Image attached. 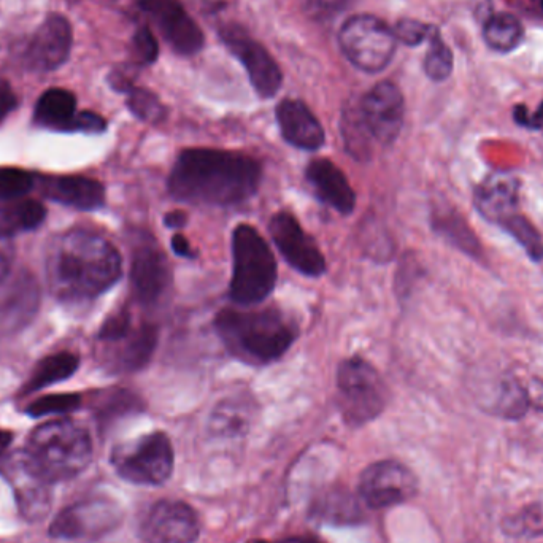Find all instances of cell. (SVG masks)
Returning a JSON list of instances; mask_svg holds the SVG:
<instances>
[{
	"label": "cell",
	"mask_w": 543,
	"mask_h": 543,
	"mask_svg": "<svg viewBox=\"0 0 543 543\" xmlns=\"http://www.w3.org/2000/svg\"><path fill=\"white\" fill-rule=\"evenodd\" d=\"M261 177V164L251 156L189 148L170 170L169 193L186 204L228 207L255 196Z\"/></svg>",
	"instance_id": "1"
},
{
	"label": "cell",
	"mask_w": 543,
	"mask_h": 543,
	"mask_svg": "<svg viewBox=\"0 0 543 543\" xmlns=\"http://www.w3.org/2000/svg\"><path fill=\"white\" fill-rule=\"evenodd\" d=\"M123 261L112 243L94 232L75 231L51 240L47 280L54 296L64 302L96 299L120 280Z\"/></svg>",
	"instance_id": "2"
},
{
	"label": "cell",
	"mask_w": 543,
	"mask_h": 543,
	"mask_svg": "<svg viewBox=\"0 0 543 543\" xmlns=\"http://www.w3.org/2000/svg\"><path fill=\"white\" fill-rule=\"evenodd\" d=\"M213 324L229 353L251 366L282 358L297 337L293 321L274 309H224Z\"/></svg>",
	"instance_id": "3"
},
{
	"label": "cell",
	"mask_w": 543,
	"mask_h": 543,
	"mask_svg": "<svg viewBox=\"0 0 543 543\" xmlns=\"http://www.w3.org/2000/svg\"><path fill=\"white\" fill-rule=\"evenodd\" d=\"M24 451L51 483L67 482L88 469L93 440L81 424L54 420L31 432Z\"/></svg>",
	"instance_id": "4"
},
{
	"label": "cell",
	"mask_w": 543,
	"mask_h": 543,
	"mask_svg": "<svg viewBox=\"0 0 543 543\" xmlns=\"http://www.w3.org/2000/svg\"><path fill=\"white\" fill-rule=\"evenodd\" d=\"M277 277V261L269 243L250 224H239L232 232V301L259 304L274 291Z\"/></svg>",
	"instance_id": "5"
},
{
	"label": "cell",
	"mask_w": 543,
	"mask_h": 543,
	"mask_svg": "<svg viewBox=\"0 0 543 543\" xmlns=\"http://www.w3.org/2000/svg\"><path fill=\"white\" fill-rule=\"evenodd\" d=\"M337 391L340 413L347 423H369L385 409V383L366 359L348 358L340 364Z\"/></svg>",
	"instance_id": "6"
},
{
	"label": "cell",
	"mask_w": 543,
	"mask_h": 543,
	"mask_svg": "<svg viewBox=\"0 0 543 543\" xmlns=\"http://www.w3.org/2000/svg\"><path fill=\"white\" fill-rule=\"evenodd\" d=\"M339 45L356 69L378 74L389 66L396 53L394 29L372 15H355L340 27Z\"/></svg>",
	"instance_id": "7"
},
{
	"label": "cell",
	"mask_w": 543,
	"mask_h": 543,
	"mask_svg": "<svg viewBox=\"0 0 543 543\" xmlns=\"http://www.w3.org/2000/svg\"><path fill=\"white\" fill-rule=\"evenodd\" d=\"M174 461V447L164 432L123 443L112 453L116 474L134 485H162L172 475Z\"/></svg>",
	"instance_id": "8"
},
{
	"label": "cell",
	"mask_w": 543,
	"mask_h": 543,
	"mask_svg": "<svg viewBox=\"0 0 543 543\" xmlns=\"http://www.w3.org/2000/svg\"><path fill=\"white\" fill-rule=\"evenodd\" d=\"M121 509L108 497H86L54 517L50 536L62 540H97L115 531L121 523Z\"/></svg>",
	"instance_id": "9"
},
{
	"label": "cell",
	"mask_w": 543,
	"mask_h": 543,
	"mask_svg": "<svg viewBox=\"0 0 543 543\" xmlns=\"http://www.w3.org/2000/svg\"><path fill=\"white\" fill-rule=\"evenodd\" d=\"M0 472L12 486L16 505L24 520L42 521L53 504V483L32 464L26 451L7 453L0 459Z\"/></svg>",
	"instance_id": "10"
},
{
	"label": "cell",
	"mask_w": 543,
	"mask_h": 543,
	"mask_svg": "<svg viewBox=\"0 0 543 543\" xmlns=\"http://www.w3.org/2000/svg\"><path fill=\"white\" fill-rule=\"evenodd\" d=\"M359 121L372 142L391 145L401 134L405 102L401 89L391 81H380L356 105Z\"/></svg>",
	"instance_id": "11"
},
{
	"label": "cell",
	"mask_w": 543,
	"mask_h": 543,
	"mask_svg": "<svg viewBox=\"0 0 543 543\" xmlns=\"http://www.w3.org/2000/svg\"><path fill=\"white\" fill-rule=\"evenodd\" d=\"M131 283L135 299L147 307L159 304L169 293V259L150 235H142L132 248Z\"/></svg>",
	"instance_id": "12"
},
{
	"label": "cell",
	"mask_w": 543,
	"mask_h": 543,
	"mask_svg": "<svg viewBox=\"0 0 543 543\" xmlns=\"http://www.w3.org/2000/svg\"><path fill=\"white\" fill-rule=\"evenodd\" d=\"M418 491V480L409 467L397 461H380L362 472L359 496L367 507L388 509L407 502Z\"/></svg>",
	"instance_id": "13"
},
{
	"label": "cell",
	"mask_w": 543,
	"mask_h": 543,
	"mask_svg": "<svg viewBox=\"0 0 543 543\" xmlns=\"http://www.w3.org/2000/svg\"><path fill=\"white\" fill-rule=\"evenodd\" d=\"M221 39L239 59L256 94L262 99H270L280 91L283 83L282 69L274 56L262 47L261 43L251 39L242 27L229 26L221 32Z\"/></svg>",
	"instance_id": "14"
},
{
	"label": "cell",
	"mask_w": 543,
	"mask_h": 543,
	"mask_svg": "<svg viewBox=\"0 0 543 543\" xmlns=\"http://www.w3.org/2000/svg\"><path fill=\"white\" fill-rule=\"evenodd\" d=\"M269 231L278 251L299 274L320 277L326 272L323 253L291 213L278 212L272 216Z\"/></svg>",
	"instance_id": "15"
},
{
	"label": "cell",
	"mask_w": 543,
	"mask_h": 543,
	"mask_svg": "<svg viewBox=\"0 0 543 543\" xmlns=\"http://www.w3.org/2000/svg\"><path fill=\"white\" fill-rule=\"evenodd\" d=\"M140 8L175 53L191 56L204 48V32L180 0H140Z\"/></svg>",
	"instance_id": "16"
},
{
	"label": "cell",
	"mask_w": 543,
	"mask_h": 543,
	"mask_svg": "<svg viewBox=\"0 0 543 543\" xmlns=\"http://www.w3.org/2000/svg\"><path fill=\"white\" fill-rule=\"evenodd\" d=\"M74 35L69 20L58 13L48 16L27 42L23 64L27 70L45 74L66 64Z\"/></svg>",
	"instance_id": "17"
},
{
	"label": "cell",
	"mask_w": 543,
	"mask_h": 543,
	"mask_svg": "<svg viewBox=\"0 0 543 543\" xmlns=\"http://www.w3.org/2000/svg\"><path fill=\"white\" fill-rule=\"evenodd\" d=\"M201 534V521L188 504L181 501L156 502L140 526L145 543H194Z\"/></svg>",
	"instance_id": "18"
},
{
	"label": "cell",
	"mask_w": 543,
	"mask_h": 543,
	"mask_svg": "<svg viewBox=\"0 0 543 543\" xmlns=\"http://www.w3.org/2000/svg\"><path fill=\"white\" fill-rule=\"evenodd\" d=\"M110 353L108 366L116 372H135L147 366L158 345V328L155 324H132L123 336L105 343Z\"/></svg>",
	"instance_id": "19"
},
{
	"label": "cell",
	"mask_w": 543,
	"mask_h": 543,
	"mask_svg": "<svg viewBox=\"0 0 543 543\" xmlns=\"http://www.w3.org/2000/svg\"><path fill=\"white\" fill-rule=\"evenodd\" d=\"M278 128L283 139L299 150H320L326 140L323 126L307 105L296 99H285L277 105Z\"/></svg>",
	"instance_id": "20"
},
{
	"label": "cell",
	"mask_w": 543,
	"mask_h": 543,
	"mask_svg": "<svg viewBox=\"0 0 543 543\" xmlns=\"http://www.w3.org/2000/svg\"><path fill=\"white\" fill-rule=\"evenodd\" d=\"M43 196L77 210H97L105 204L102 183L81 175H51L37 180Z\"/></svg>",
	"instance_id": "21"
},
{
	"label": "cell",
	"mask_w": 543,
	"mask_h": 543,
	"mask_svg": "<svg viewBox=\"0 0 543 543\" xmlns=\"http://www.w3.org/2000/svg\"><path fill=\"white\" fill-rule=\"evenodd\" d=\"M313 193L323 204L342 215H350L356 207V194L342 170L329 159H315L305 170Z\"/></svg>",
	"instance_id": "22"
},
{
	"label": "cell",
	"mask_w": 543,
	"mask_h": 543,
	"mask_svg": "<svg viewBox=\"0 0 543 543\" xmlns=\"http://www.w3.org/2000/svg\"><path fill=\"white\" fill-rule=\"evenodd\" d=\"M475 205L486 220L501 226L520 207V183L505 172L491 174L475 189Z\"/></svg>",
	"instance_id": "23"
},
{
	"label": "cell",
	"mask_w": 543,
	"mask_h": 543,
	"mask_svg": "<svg viewBox=\"0 0 543 543\" xmlns=\"http://www.w3.org/2000/svg\"><path fill=\"white\" fill-rule=\"evenodd\" d=\"M40 291L31 274L18 275L0 301V334H15L31 323L39 310Z\"/></svg>",
	"instance_id": "24"
},
{
	"label": "cell",
	"mask_w": 543,
	"mask_h": 543,
	"mask_svg": "<svg viewBox=\"0 0 543 543\" xmlns=\"http://www.w3.org/2000/svg\"><path fill=\"white\" fill-rule=\"evenodd\" d=\"M77 115L74 94L67 89L53 88L43 93L35 105L34 121L42 128L72 132Z\"/></svg>",
	"instance_id": "25"
},
{
	"label": "cell",
	"mask_w": 543,
	"mask_h": 543,
	"mask_svg": "<svg viewBox=\"0 0 543 543\" xmlns=\"http://www.w3.org/2000/svg\"><path fill=\"white\" fill-rule=\"evenodd\" d=\"M255 418V405L248 397H229L220 402L210 418V429L220 437L242 436Z\"/></svg>",
	"instance_id": "26"
},
{
	"label": "cell",
	"mask_w": 543,
	"mask_h": 543,
	"mask_svg": "<svg viewBox=\"0 0 543 543\" xmlns=\"http://www.w3.org/2000/svg\"><path fill=\"white\" fill-rule=\"evenodd\" d=\"M432 228L437 234L442 235L453 247L463 251L466 255L472 256L477 261H482L483 248L475 232L470 229L463 216L455 210H442L432 216Z\"/></svg>",
	"instance_id": "27"
},
{
	"label": "cell",
	"mask_w": 543,
	"mask_h": 543,
	"mask_svg": "<svg viewBox=\"0 0 543 543\" xmlns=\"http://www.w3.org/2000/svg\"><path fill=\"white\" fill-rule=\"evenodd\" d=\"M496 391L490 394V399L482 402V407L493 415L501 416L505 420H520L529 409L526 388L518 382L517 378H502L497 383Z\"/></svg>",
	"instance_id": "28"
},
{
	"label": "cell",
	"mask_w": 543,
	"mask_h": 543,
	"mask_svg": "<svg viewBox=\"0 0 543 543\" xmlns=\"http://www.w3.org/2000/svg\"><path fill=\"white\" fill-rule=\"evenodd\" d=\"M47 210L40 202L15 201L0 207V235L12 239L21 232L34 231L45 220Z\"/></svg>",
	"instance_id": "29"
},
{
	"label": "cell",
	"mask_w": 543,
	"mask_h": 543,
	"mask_svg": "<svg viewBox=\"0 0 543 543\" xmlns=\"http://www.w3.org/2000/svg\"><path fill=\"white\" fill-rule=\"evenodd\" d=\"M78 356L74 353L62 351L58 355L48 356L43 359L39 366L35 367L31 378L23 386L24 394L35 393L39 389L47 388L53 383L62 382L75 374L78 369Z\"/></svg>",
	"instance_id": "30"
},
{
	"label": "cell",
	"mask_w": 543,
	"mask_h": 543,
	"mask_svg": "<svg viewBox=\"0 0 543 543\" xmlns=\"http://www.w3.org/2000/svg\"><path fill=\"white\" fill-rule=\"evenodd\" d=\"M524 29L517 16L510 13H497L486 21L483 27V39L494 51L509 53L515 50L523 40Z\"/></svg>",
	"instance_id": "31"
},
{
	"label": "cell",
	"mask_w": 543,
	"mask_h": 543,
	"mask_svg": "<svg viewBox=\"0 0 543 543\" xmlns=\"http://www.w3.org/2000/svg\"><path fill=\"white\" fill-rule=\"evenodd\" d=\"M424 72L432 81H445L453 72V53L447 43L443 42L436 27L429 37V50L424 58Z\"/></svg>",
	"instance_id": "32"
},
{
	"label": "cell",
	"mask_w": 543,
	"mask_h": 543,
	"mask_svg": "<svg viewBox=\"0 0 543 543\" xmlns=\"http://www.w3.org/2000/svg\"><path fill=\"white\" fill-rule=\"evenodd\" d=\"M501 228L509 232L513 239L520 243L532 261H543V242L537 229L524 218L521 213H515L501 224Z\"/></svg>",
	"instance_id": "33"
},
{
	"label": "cell",
	"mask_w": 543,
	"mask_h": 543,
	"mask_svg": "<svg viewBox=\"0 0 543 543\" xmlns=\"http://www.w3.org/2000/svg\"><path fill=\"white\" fill-rule=\"evenodd\" d=\"M126 94H128L129 110L139 120L151 124H158L166 120V105L159 101V97L155 93H151L148 89L134 86Z\"/></svg>",
	"instance_id": "34"
},
{
	"label": "cell",
	"mask_w": 543,
	"mask_h": 543,
	"mask_svg": "<svg viewBox=\"0 0 543 543\" xmlns=\"http://www.w3.org/2000/svg\"><path fill=\"white\" fill-rule=\"evenodd\" d=\"M505 534L513 537H537L543 534V507L529 505L513 517L505 518Z\"/></svg>",
	"instance_id": "35"
},
{
	"label": "cell",
	"mask_w": 543,
	"mask_h": 543,
	"mask_svg": "<svg viewBox=\"0 0 543 543\" xmlns=\"http://www.w3.org/2000/svg\"><path fill=\"white\" fill-rule=\"evenodd\" d=\"M80 405L81 397L78 394H51L32 402L27 407L26 413L34 418H40V416L74 412Z\"/></svg>",
	"instance_id": "36"
},
{
	"label": "cell",
	"mask_w": 543,
	"mask_h": 543,
	"mask_svg": "<svg viewBox=\"0 0 543 543\" xmlns=\"http://www.w3.org/2000/svg\"><path fill=\"white\" fill-rule=\"evenodd\" d=\"M35 185V177L26 170L0 169V201H13L29 193Z\"/></svg>",
	"instance_id": "37"
},
{
	"label": "cell",
	"mask_w": 543,
	"mask_h": 543,
	"mask_svg": "<svg viewBox=\"0 0 543 543\" xmlns=\"http://www.w3.org/2000/svg\"><path fill=\"white\" fill-rule=\"evenodd\" d=\"M132 51H134L135 61L142 66H150L156 62L159 56L158 40L150 27L143 26L137 29L132 39Z\"/></svg>",
	"instance_id": "38"
},
{
	"label": "cell",
	"mask_w": 543,
	"mask_h": 543,
	"mask_svg": "<svg viewBox=\"0 0 543 543\" xmlns=\"http://www.w3.org/2000/svg\"><path fill=\"white\" fill-rule=\"evenodd\" d=\"M432 31H434V27L421 23V21L412 20V18L397 21L396 27H394L397 42H402L407 47H418L424 40L431 37Z\"/></svg>",
	"instance_id": "39"
},
{
	"label": "cell",
	"mask_w": 543,
	"mask_h": 543,
	"mask_svg": "<svg viewBox=\"0 0 543 543\" xmlns=\"http://www.w3.org/2000/svg\"><path fill=\"white\" fill-rule=\"evenodd\" d=\"M331 513L332 518L340 520V518H355L356 509L355 502L351 499L350 496H345V494H331V499H329L328 504L321 505V512Z\"/></svg>",
	"instance_id": "40"
},
{
	"label": "cell",
	"mask_w": 543,
	"mask_h": 543,
	"mask_svg": "<svg viewBox=\"0 0 543 543\" xmlns=\"http://www.w3.org/2000/svg\"><path fill=\"white\" fill-rule=\"evenodd\" d=\"M355 2L356 0H309L310 10L323 20H329L340 13L347 12Z\"/></svg>",
	"instance_id": "41"
},
{
	"label": "cell",
	"mask_w": 543,
	"mask_h": 543,
	"mask_svg": "<svg viewBox=\"0 0 543 543\" xmlns=\"http://www.w3.org/2000/svg\"><path fill=\"white\" fill-rule=\"evenodd\" d=\"M107 128L104 118L94 112H80L75 118L72 132H88V134H99Z\"/></svg>",
	"instance_id": "42"
},
{
	"label": "cell",
	"mask_w": 543,
	"mask_h": 543,
	"mask_svg": "<svg viewBox=\"0 0 543 543\" xmlns=\"http://www.w3.org/2000/svg\"><path fill=\"white\" fill-rule=\"evenodd\" d=\"M513 118H515L517 124H520L523 128L539 131V129L543 128V102L540 104V107L537 108V112L532 113V115H529L526 105H517L515 110H513Z\"/></svg>",
	"instance_id": "43"
},
{
	"label": "cell",
	"mask_w": 543,
	"mask_h": 543,
	"mask_svg": "<svg viewBox=\"0 0 543 543\" xmlns=\"http://www.w3.org/2000/svg\"><path fill=\"white\" fill-rule=\"evenodd\" d=\"M18 105L16 94L13 93L12 86L7 81L0 80V123L15 110Z\"/></svg>",
	"instance_id": "44"
},
{
	"label": "cell",
	"mask_w": 543,
	"mask_h": 543,
	"mask_svg": "<svg viewBox=\"0 0 543 543\" xmlns=\"http://www.w3.org/2000/svg\"><path fill=\"white\" fill-rule=\"evenodd\" d=\"M15 248H13L12 239L0 235V283L8 277L10 267H12Z\"/></svg>",
	"instance_id": "45"
},
{
	"label": "cell",
	"mask_w": 543,
	"mask_h": 543,
	"mask_svg": "<svg viewBox=\"0 0 543 543\" xmlns=\"http://www.w3.org/2000/svg\"><path fill=\"white\" fill-rule=\"evenodd\" d=\"M524 388H526V394H528L529 407L543 412V380L532 378L529 385L524 386Z\"/></svg>",
	"instance_id": "46"
},
{
	"label": "cell",
	"mask_w": 543,
	"mask_h": 543,
	"mask_svg": "<svg viewBox=\"0 0 543 543\" xmlns=\"http://www.w3.org/2000/svg\"><path fill=\"white\" fill-rule=\"evenodd\" d=\"M172 250L180 258H194L196 256L193 248H191V243H189V240L183 234H175L172 237Z\"/></svg>",
	"instance_id": "47"
},
{
	"label": "cell",
	"mask_w": 543,
	"mask_h": 543,
	"mask_svg": "<svg viewBox=\"0 0 543 543\" xmlns=\"http://www.w3.org/2000/svg\"><path fill=\"white\" fill-rule=\"evenodd\" d=\"M186 223H188V215L183 210H175L164 216V224L170 229H181L186 226Z\"/></svg>",
	"instance_id": "48"
},
{
	"label": "cell",
	"mask_w": 543,
	"mask_h": 543,
	"mask_svg": "<svg viewBox=\"0 0 543 543\" xmlns=\"http://www.w3.org/2000/svg\"><path fill=\"white\" fill-rule=\"evenodd\" d=\"M12 440V432L2 431V429H0V459L4 458V456L7 455V450L8 447H10V443H12Z\"/></svg>",
	"instance_id": "49"
},
{
	"label": "cell",
	"mask_w": 543,
	"mask_h": 543,
	"mask_svg": "<svg viewBox=\"0 0 543 543\" xmlns=\"http://www.w3.org/2000/svg\"><path fill=\"white\" fill-rule=\"evenodd\" d=\"M304 543H323L320 542L318 539H313V537H307V539H304Z\"/></svg>",
	"instance_id": "50"
},
{
	"label": "cell",
	"mask_w": 543,
	"mask_h": 543,
	"mask_svg": "<svg viewBox=\"0 0 543 543\" xmlns=\"http://www.w3.org/2000/svg\"><path fill=\"white\" fill-rule=\"evenodd\" d=\"M283 543H304V539H289L286 540V542Z\"/></svg>",
	"instance_id": "51"
},
{
	"label": "cell",
	"mask_w": 543,
	"mask_h": 543,
	"mask_svg": "<svg viewBox=\"0 0 543 543\" xmlns=\"http://www.w3.org/2000/svg\"><path fill=\"white\" fill-rule=\"evenodd\" d=\"M247 543H269V542H267V540L255 539V540H250V542H247Z\"/></svg>",
	"instance_id": "52"
},
{
	"label": "cell",
	"mask_w": 543,
	"mask_h": 543,
	"mask_svg": "<svg viewBox=\"0 0 543 543\" xmlns=\"http://www.w3.org/2000/svg\"><path fill=\"white\" fill-rule=\"evenodd\" d=\"M542 8H543V0H542Z\"/></svg>",
	"instance_id": "53"
}]
</instances>
